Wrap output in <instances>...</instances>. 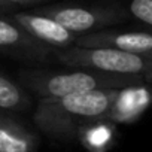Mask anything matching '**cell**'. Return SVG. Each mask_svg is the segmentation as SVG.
Listing matches in <instances>:
<instances>
[{
	"label": "cell",
	"instance_id": "cell-1",
	"mask_svg": "<svg viewBox=\"0 0 152 152\" xmlns=\"http://www.w3.org/2000/svg\"><path fill=\"white\" fill-rule=\"evenodd\" d=\"M121 91L106 88L60 99H42L33 113L34 124L52 139H76L82 127L100 119H109V113L119 99Z\"/></svg>",
	"mask_w": 152,
	"mask_h": 152
},
{
	"label": "cell",
	"instance_id": "cell-2",
	"mask_svg": "<svg viewBox=\"0 0 152 152\" xmlns=\"http://www.w3.org/2000/svg\"><path fill=\"white\" fill-rule=\"evenodd\" d=\"M18 79V84L30 96H36L39 100L60 99L64 96H73L106 88H136L148 82L143 76L113 75L88 69H72L64 72L26 69L20 72Z\"/></svg>",
	"mask_w": 152,
	"mask_h": 152
},
{
	"label": "cell",
	"instance_id": "cell-3",
	"mask_svg": "<svg viewBox=\"0 0 152 152\" xmlns=\"http://www.w3.org/2000/svg\"><path fill=\"white\" fill-rule=\"evenodd\" d=\"M55 60L70 69H88L113 75H136L149 81L152 55H137L107 48H81L70 45L54 49Z\"/></svg>",
	"mask_w": 152,
	"mask_h": 152
},
{
	"label": "cell",
	"instance_id": "cell-4",
	"mask_svg": "<svg viewBox=\"0 0 152 152\" xmlns=\"http://www.w3.org/2000/svg\"><path fill=\"white\" fill-rule=\"evenodd\" d=\"M34 12L43 14L55 20L60 26L75 34H84L106 27L119 24L127 20L128 14L121 6H103V5H52L39 8Z\"/></svg>",
	"mask_w": 152,
	"mask_h": 152
},
{
	"label": "cell",
	"instance_id": "cell-5",
	"mask_svg": "<svg viewBox=\"0 0 152 152\" xmlns=\"http://www.w3.org/2000/svg\"><path fill=\"white\" fill-rule=\"evenodd\" d=\"M54 48L27 33L12 17H0V54L28 61H46Z\"/></svg>",
	"mask_w": 152,
	"mask_h": 152
},
{
	"label": "cell",
	"instance_id": "cell-6",
	"mask_svg": "<svg viewBox=\"0 0 152 152\" xmlns=\"http://www.w3.org/2000/svg\"><path fill=\"white\" fill-rule=\"evenodd\" d=\"M73 45L81 48H107L137 55L152 54V36L149 31L97 30L78 34Z\"/></svg>",
	"mask_w": 152,
	"mask_h": 152
},
{
	"label": "cell",
	"instance_id": "cell-7",
	"mask_svg": "<svg viewBox=\"0 0 152 152\" xmlns=\"http://www.w3.org/2000/svg\"><path fill=\"white\" fill-rule=\"evenodd\" d=\"M12 20L18 23L34 39L54 49L67 48L73 45L78 37V34L69 31L55 20L39 12H14Z\"/></svg>",
	"mask_w": 152,
	"mask_h": 152
},
{
	"label": "cell",
	"instance_id": "cell-8",
	"mask_svg": "<svg viewBox=\"0 0 152 152\" xmlns=\"http://www.w3.org/2000/svg\"><path fill=\"white\" fill-rule=\"evenodd\" d=\"M39 137L12 115L0 113V152H37Z\"/></svg>",
	"mask_w": 152,
	"mask_h": 152
},
{
	"label": "cell",
	"instance_id": "cell-9",
	"mask_svg": "<svg viewBox=\"0 0 152 152\" xmlns=\"http://www.w3.org/2000/svg\"><path fill=\"white\" fill-rule=\"evenodd\" d=\"M115 127L107 119H100L82 127L76 139L88 152H107L115 143Z\"/></svg>",
	"mask_w": 152,
	"mask_h": 152
},
{
	"label": "cell",
	"instance_id": "cell-10",
	"mask_svg": "<svg viewBox=\"0 0 152 152\" xmlns=\"http://www.w3.org/2000/svg\"><path fill=\"white\" fill-rule=\"evenodd\" d=\"M30 106V94L18 82L0 72V112H24Z\"/></svg>",
	"mask_w": 152,
	"mask_h": 152
},
{
	"label": "cell",
	"instance_id": "cell-11",
	"mask_svg": "<svg viewBox=\"0 0 152 152\" xmlns=\"http://www.w3.org/2000/svg\"><path fill=\"white\" fill-rule=\"evenodd\" d=\"M127 14L148 27L152 26V0H131Z\"/></svg>",
	"mask_w": 152,
	"mask_h": 152
},
{
	"label": "cell",
	"instance_id": "cell-12",
	"mask_svg": "<svg viewBox=\"0 0 152 152\" xmlns=\"http://www.w3.org/2000/svg\"><path fill=\"white\" fill-rule=\"evenodd\" d=\"M0 2L11 3V5H14V6H31V5L43 3V2H46V0H0Z\"/></svg>",
	"mask_w": 152,
	"mask_h": 152
},
{
	"label": "cell",
	"instance_id": "cell-13",
	"mask_svg": "<svg viewBox=\"0 0 152 152\" xmlns=\"http://www.w3.org/2000/svg\"><path fill=\"white\" fill-rule=\"evenodd\" d=\"M17 6L11 5V3H5V2H0V15L8 14V12H15Z\"/></svg>",
	"mask_w": 152,
	"mask_h": 152
}]
</instances>
